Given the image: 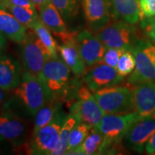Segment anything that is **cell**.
Segmentation results:
<instances>
[{
	"instance_id": "obj_7",
	"label": "cell",
	"mask_w": 155,
	"mask_h": 155,
	"mask_svg": "<svg viewBox=\"0 0 155 155\" xmlns=\"http://www.w3.org/2000/svg\"><path fill=\"white\" fill-rule=\"evenodd\" d=\"M74 98L75 100L70 106L71 114L79 122L91 127H97L105 114L98 105L91 91L87 86L80 87L75 91Z\"/></svg>"
},
{
	"instance_id": "obj_3",
	"label": "cell",
	"mask_w": 155,
	"mask_h": 155,
	"mask_svg": "<svg viewBox=\"0 0 155 155\" xmlns=\"http://www.w3.org/2000/svg\"><path fill=\"white\" fill-rule=\"evenodd\" d=\"M131 51L135 56L136 67L128 77V84L155 83V44L140 39Z\"/></svg>"
},
{
	"instance_id": "obj_31",
	"label": "cell",
	"mask_w": 155,
	"mask_h": 155,
	"mask_svg": "<svg viewBox=\"0 0 155 155\" xmlns=\"http://www.w3.org/2000/svg\"><path fill=\"white\" fill-rule=\"evenodd\" d=\"M141 27L149 40L155 44V17L141 20Z\"/></svg>"
},
{
	"instance_id": "obj_5",
	"label": "cell",
	"mask_w": 155,
	"mask_h": 155,
	"mask_svg": "<svg viewBox=\"0 0 155 155\" xmlns=\"http://www.w3.org/2000/svg\"><path fill=\"white\" fill-rule=\"evenodd\" d=\"M96 35L106 48H121L130 51L140 40L133 25L120 20L111 22Z\"/></svg>"
},
{
	"instance_id": "obj_29",
	"label": "cell",
	"mask_w": 155,
	"mask_h": 155,
	"mask_svg": "<svg viewBox=\"0 0 155 155\" xmlns=\"http://www.w3.org/2000/svg\"><path fill=\"white\" fill-rule=\"evenodd\" d=\"M124 51L126 50L121 48H106L101 63L113 68H116L118 62Z\"/></svg>"
},
{
	"instance_id": "obj_17",
	"label": "cell",
	"mask_w": 155,
	"mask_h": 155,
	"mask_svg": "<svg viewBox=\"0 0 155 155\" xmlns=\"http://www.w3.org/2000/svg\"><path fill=\"white\" fill-rule=\"evenodd\" d=\"M20 64L9 55L0 57V87L5 91L14 90L22 79Z\"/></svg>"
},
{
	"instance_id": "obj_16",
	"label": "cell",
	"mask_w": 155,
	"mask_h": 155,
	"mask_svg": "<svg viewBox=\"0 0 155 155\" xmlns=\"http://www.w3.org/2000/svg\"><path fill=\"white\" fill-rule=\"evenodd\" d=\"M134 111L141 117L155 116V83H142L131 87Z\"/></svg>"
},
{
	"instance_id": "obj_4",
	"label": "cell",
	"mask_w": 155,
	"mask_h": 155,
	"mask_svg": "<svg viewBox=\"0 0 155 155\" xmlns=\"http://www.w3.org/2000/svg\"><path fill=\"white\" fill-rule=\"evenodd\" d=\"M94 94L105 114H126L134 112L131 88L116 85L99 89Z\"/></svg>"
},
{
	"instance_id": "obj_11",
	"label": "cell",
	"mask_w": 155,
	"mask_h": 155,
	"mask_svg": "<svg viewBox=\"0 0 155 155\" xmlns=\"http://www.w3.org/2000/svg\"><path fill=\"white\" fill-rule=\"evenodd\" d=\"M75 40L81 58L88 68L101 63L106 48L96 34L83 30L77 32Z\"/></svg>"
},
{
	"instance_id": "obj_23",
	"label": "cell",
	"mask_w": 155,
	"mask_h": 155,
	"mask_svg": "<svg viewBox=\"0 0 155 155\" xmlns=\"http://www.w3.org/2000/svg\"><path fill=\"white\" fill-rule=\"evenodd\" d=\"M5 8L27 28L31 29L35 22L40 18L36 8L19 7L9 2L7 0H3Z\"/></svg>"
},
{
	"instance_id": "obj_32",
	"label": "cell",
	"mask_w": 155,
	"mask_h": 155,
	"mask_svg": "<svg viewBox=\"0 0 155 155\" xmlns=\"http://www.w3.org/2000/svg\"><path fill=\"white\" fill-rule=\"evenodd\" d=\"M144 151L147 154H155V132L147 141Z\"/></svg>"
},
{
	"instance_id": "obj_24",
	"label": "cell",
	"mask_w": 155,
	"mask_h": 155,
	"mask_svg": "<svg viewBox=\"0 0 155 155\" xmlns=\"http://www.w3.org/2000/svg\"><path fill=\"white\" fill-rule=\"evenodd\" d=\"M38 37L40 41L47 50L48 54L50 58L57 57L58 52V45L56 42V40L52 35V32L45 25L40 19L39 18L31 28Z\"/></svg>"
},
{
	"instance_id": "obj_20",
	"label": "cell",
	"mask_w": 155,
	"mask_h": 155,
	"mask_svg": "<svg viewBox=\"0 0 155 155\" xmlns=\"http://www.w3.org/2000/svg\"><path fill=\"white\" fill-rule=\"evenodd\" d=\"M114 20L134 25L140 20L139 0H109Z\"/></svg>"
},
{
	"instance_id": "obj_22",
	"label": "cell",
	"mask_w": 155,
	"mask_h": 155,
	"mask_svg": "<svg viewBox=\"0 0 155 155\" xmlns=\"http://www.w3.org/2000/svg\"><path fill=\"white\" fill-rule=\"evenodd\" d=\"M104 136L96 127H92L84 141L71 154H102L104 153Z\"/></svg>"
},
{
	"instance_id": "obj_1",
	"label": "cell",
	"mask_w": 155,
	"mask_h": 155,
	"mask_svg": "<svg viewBox=\"0 0 155 155\" xmlns=\"http://www.w3.org/2000/svg\"><path fill=\"white\" fill-rule=\"evenodd\" d=\"M15 99L21 109L35 117L39 110L51 98L49 91L38 77L25 71L19 86L14 89Z\"/></svg>"
},
{
	"instance_id": "obj_28",
	"label": "cell",
	"mask_w": 155,
	"mask_h": 155,
	"mask_svg": "<svg viewBox=\"0 0 155 155\" xmlns=\"http://www.w3.org/2000/svg\"><path fill=\"white\" fill-rule=\"evenodd\" d=\"M136 67L135 56L130 50H126L118 62L116 70L122 77L128 76L133 72Z\"/></svg>"
},
{
	"instance_id": "obj_36",
	"label": "cell",
	"mask_w": 155,
	"mask_h": 155,
	"mask_svg": "<svg viewBox=\"0 0 155 155\" xmlns=\"http://www.w3.org/2000/svg\"><path fill=\"white\" fill-rule=\"evenodd\" d=\"M30 1L33 3V5L35 6L36 9H38L39 10L42 6H43L45 5V4L49 2H50V0H30Z\"/></svg>"
},
{
	"instance_id": "obj_15",
	"label": "cell",
	"mask_w": 155,
	"mask_h": 155,
	"mask_svg": "<svg viewBox=\"0 0 155 155\" xmlns=\"http://www.w3.org/2000/svg\"><path fill=\"white\" fill-rule=\"evenodd\" d=\"M39 12L40 20L62 42L75 38L77 32H71L68 30L65 20L51 2L42 6L39 9Z\"/></svg>"
},
{
	"instance_id": "obj_13",
	"label": "cell",
	"mask_w": 155,
	"mask_h": 155,
	"mask_svg": "<svg viewBox=\"0 0 155 155\" xmlns=\"http://www.w3.org/2000/svg\"><path fill=\"white\" fill-rule=\"evenodd\" d=\"M82 78L83 82L93 94L99 89L118 85L124 80L116 68L103 63L90 68Z\"/></svg>"
},
{
	"instance_id": "obj_33",
	"label": "cell",
	"mask_w": 155,
	"mask_h": 155,
	"mask_svg": "<svg viewBox=\"0 0 155 155\" xmlns=\"http://www.w3.org/2000/svg\"><path fill=\"white\" fill-rule=\"evenodd\" d=\"M12 5L19 6V7H28V8H36L35 6L30 0H7Z\"/></svg>"
},
{
	"instance_id": "obj_2",
	"label": "cell",
	"mask_w": 155,
	"mask_h": 155,
	"mask_svg": "<svg viewBox=\"0 0 155 155\" xmlns=\"http://www.w3.org/2000/svg\"><path fill=\"white\" fill-rule=\"evenodd\" d=\"M141 116L137 112L126 114H105L96 128L104 136V153L112 152L123 140L133 124Z\"/></svg>"
},
{
	"instance_id": "obj_34",
	"label": "cell",
	"mask_w": 155,
	"mask_h": 155,
	"mask_svg": "<svg viewBox=\"0 0 155 155\" xmlns=\"http://www.w3.org/2000/svg\"><path fill=\"white\" fill-rule=\"evenodd\" d=\"M7 38L0 32V57L3 55V53L5 51L6 45H7Z\"/></svg>"
},
{
	"instance_id": "obj_10",
	"label": "cell",
	"mask_w": 155,
	"mask_h": 155,
	"mask_svg": "<svg viewBox=\"0 0 155 155\" xmlns=\"http://www.w3.org/2000/svg\"><path fill=\"white\" fill-rule=\"evenodd\" d=\"M20 59L25 71L38 77L45 62L50 58L47 50L33 31L20 43Z\"/></svg>"
},
{
	"instance_id": "obj_26",
	"label": "cell",
	"mask_w": 155,
	"mask_h": 155,
	"mask_svg": "<svg viewBox=\"0 0 155 155\" xmlns=\"http://www.w3.org/2000/svg\"><path fill=\"white\" fill-rule=\"evenodd\" d=\"M91 128V126L86 124L78 121L70 134L67 152L65 154H71L73 151L82 144L87 136L90 133Z\"/></svg>"
},
{
	"instance_id": "obj_30",
	"label": "cell",
	"mask_w": 155,
	"mask_h": 155,
	"mask_svg": "<svg viewBox=\"0 0 155 155\" xmlns=\"http://www.w3.org/2000/svg\"><path fill=\"white\" fill-rule=\"evenodd\" d=\"M140 21L155 17V0H139Z\"/></svg>"
},
{
	"instance_id": "obj_38",
	"label": "cell",
	"mask_w": 155,
	"mask_h": 155,
	"mask_svg": "<svg viewBox=\"0 0 155 155\" xmlns=\"http://www.w3.org/2000/svg\"><path fill=\"white\" fill-rule=\"evenodd\" d=\"M2 152V150H1V149H0V153H1Z\"/></svg>"
},
{
	"instance_id": "obj_9",
	"label": "cell",
	"mask_w": 155,
	"mask_h": 155,
	"mask_svg": "<svg viewBox=\"0 0 155 155\" xmlns=\"http://www.w3.org/2000/svg\"><path fill=\"white\" fill-rule=\"evenodd\" d=\"M32 131L23 118L12 112L0 114V141H5L17 149L29 145Z\"/></svg>"
},
{
	"instance_id": "obj_18",
	"label": "cell",
	"mask_w": 155,
	"mask_h": 155,
	"mask_svg": "<svg viewBox=\"0 0 155 155\" xmlns=\"http://www.w3.org/2000/svg\"><path fill=\"white\" fill-rule=\"evenodd\" d=\"M75 38L62 42L61 45L58 46V53L71 72L75 76L82 77L88 71V67L80 55Z\"/></svg>"
},
{
	"instance_id": "obj_19",
	"label": "cell",
	"mask_w": 155,
	"mask_h": 155,
	"mask_svg": "<svg viewBox=\"0 0 155 155\" xmlns=\"http://www.w3.org/2000/svg\"><path fill=\"white\" fill-rule=\"evenodd\" d=\"M27 29L7 9L0 7V32L6 38L17 43H22L28 35Z\"/></svg>"
},
{
	"instance_id": "obj_12",
	"label": "cell",
	"mask_w": 155,
	"mask_h": 155,
	"mask_svg": "<svg viewBox=\"0 0 155 155\" xmlns=\"http://www.w3.org/2000/svg\"><path fill=\"white\" fill-rule=\"evenodd\" d=\"M155 132V116L141 117L133 124L124 137V144L129 150L141 153L147 141Z\"/></svg>"
},
{
	"instance_id": "obj_14",
	"label": "cell",
	"mask_w": 155,
	"mask_h": 155,
	"mask_svg": "<svg viewBox=\"0 0 155 155\" xmlns=\"http://www.w3.org/2000/svg\"><path fill=\"white\" fill-rule=\"evenodd\" d=\"M84 17L89 30L97 33L111 22L109 0H82Z\"/></svg>"
},
{
	"instance_id": "obj_8",
	"label": "cell",
	"mask_w": 155,
	"mask_h": 155,
	"mask_svg": "<svg viewBox=\"0 0 155 155\" xmlns=\"http://www.w3.org/2000/svg\"><path fill=\"white\" fill-rule=\"evenodd\" d=\"M66 118L67 116L61 109L53 121L33 134L29 142L30 154H52L59 141L60 132Z\"/></svg>"
},
{
	"instance_id": "obj_35",
	"label": "cell",
	"mask_w": 155,
	"mask_h": 155,
	"mask_svg": "<svg viewBox=\"0 0 155 155\" xmlns=\"http://www.w3.org/2000/svg\"><path fill=\"white\" fill-rule=\"evenodd\" d=\"M5 91L0 87V111L2 110L5 108V106H6Z\"/></svg>"
},
{
	"instance_id": "obj_37",
	"label": "cell",
	"mask_w": 155,
	"mask_h": 155,
	"mask_svg": "<svg viewBox=\"0 0 155 155\" xmlns=\"http://www.w3.org/2000/svg\"><path fill=\"white\" fill-rule=\"evenodd\" d=\"M0 7H3V8H5V6H4V3H3V0H0Z\"/></svg>"
},
{
	"instance_id": "obj_25",
	"label": "cell",
	"mask_w": 155,
	"mask_h": 155,
	"mask_svg": "<svg viewBox=\"0 0 155 155\" xmlns=\"http://www.w3.org/2000/svg\"><path fill=\"white\" fill-rule=\"evenodd\" d=\"M78 121L73 114H70L69 115L67 116L66 119L64 122L63 127L60 132L59 141H58L57 146L53 150L52 154L63 155L66 154L70 134H71L73 128L75 127Z\"/></svg>"
},
{
	"instance_id": "obj_21",
	"label": "cell",
	"mask_w": 155,
	"mask_h": 155,
	"mask_svg": "<svg viewBox=\"0 0 155 155\" xmlns=\"http://www.w3.org/2000/svg\"><path fill=\"white\" fill-rule=\"evenodd\" d=\"M61 109V103L58 98H53L50 99L39 110L35 116L34 127L32 134L36 133L42 127L48 125L58 115V112Z\"/></svg>"
},
{
	"instance_id": "obj_27",
	"label": "cell",
	"mask_w": 155,
	"mask_h": 155,
	"mask_svg": "<svg viewBox=\"0 0 155 155\" xmlns=\"http://www.w3.org/2000/svg\"><path fill=\"white\" fill-rule=\"evenodd\" d=\"M65 22H72L79 13L78 0H50Z\"/></svg>"
},
{
	"instance_id": "obj_6",
	"label": "cell",
	"mask_w": 155,
	"mask_h": 155,
	"mask_svg": "<svg viewBox=\"0 0 155 155\" xmlns=\"http://www.w3.org/2000/svg\"><path fill=\"white\" fill-rule=\"evenodd\" d=\"M71 71L58 56L45 62L38 78L53 98H58L67 92Z\"/></svg>"
}]
</instances>
